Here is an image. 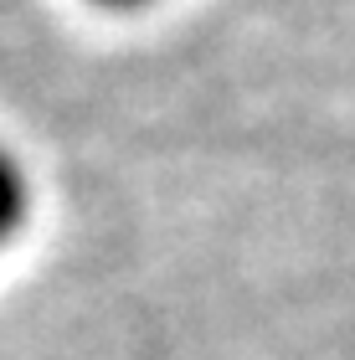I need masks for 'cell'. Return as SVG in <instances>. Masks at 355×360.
<instances>
[{
    "mask_svg": "<svg viewBox=\"0 0 355 360\" xmlns=\"http://www.w3.org/2000/svg\"><path fill=\"white\" fill-rule=\"evenodd\" d=\"M21 221H26V175L0 150V242H11Z\"/></svg>",
    "mask_w": 355,
    "mask_h": 360,
    "instance_id": "obj_1",
    "label": "cell"
},
{
    "mask_svg": "<svg viewBox=\"0 0 355 360\" xmlns=\"http://www.w3.org/2000/svg\"><path fill=\"white\" fill-rule=\"evenodd\" d=\"M103 6H139V0H103Z\"/></svg>",
    "mask_w": 355,
    "mask_h": 360,
    "instance_id": "obj_2",
    "label": "cell"
}]
</instances>
